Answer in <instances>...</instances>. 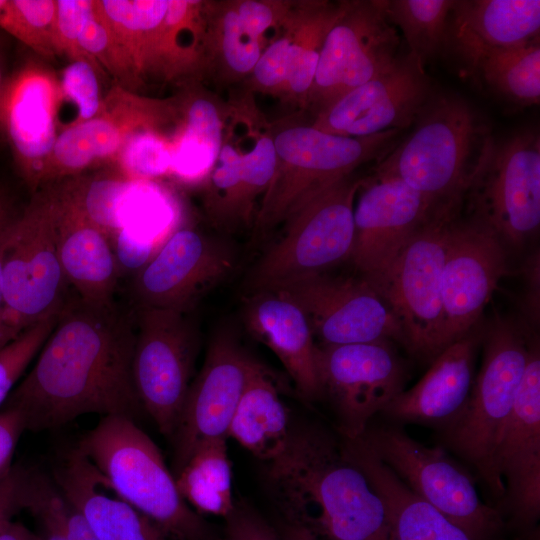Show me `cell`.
Returning <instances> with one entry per match:
<instances>
[{"label": "cell", "instance_id": "6da1fadb", "mask_svg": "<svg viewBox=\"0 0 540 540\" xmlns=\"http://www.w3.org/2000/svg\"><path fill=\"white\" fill-rule=\"evenodd\" d=\"M134 343L133 309L91 305L72 293L1 409L19 411L32 432L91 413L137 423L145 412L132 375Z\"/></svg>", "mask_w": 540, "mask_h": 540}, {"label": "cell", "instance_id": "7a4b0ae2", "mask_svg": "<svg viewBox=\"0 0 540 540\" xmlns=\"http://www.w3.org/2000/svg\"><path fill=\"white\" fill-rule=\"evenodd\" d=\"M266 482L283 522L321 540H390L385 506L340 438L317 425L292 429L266 463Z\"/></svg>", "mask_w": 540, "mask_h": 540}, {"label": "cell", "instance_id": "3957f363", "mask_svg": "<svg viewBox=\"0 0 540 540\" xmlns=\"http://www.w3.org/2000/svg\"><path fill=\"white\" fill-rule=\"evenodd\" d=\"M412 126L374 169L400 178L436 212L460 210L495 141L489 124L465 99L433 93Z\"/></svg>", "mask_w": 540, "mask_h": 540}, {"label": "cell", "instance_id": "277c9868", "mask_svg": "<svg viewBox=\"0 0 540 540\" xmlns=\"http://www.w3.org/2000/svg\"><path fill=\"white\" fill-rule=\"evenodd\" d=\"M269 127L275 168L258 206L252 242L265 239L312 198L363 164L380 161L402 138L399 130L342 137L292 119Z\"/></svg>", "mask_w": 540, "mask_h": 540}, {"label": "cell", "instance_id": "5b68a950", "mask_svg": "<svg viewBox=\"0 0 540 540\" xmlns=\"http://www.w3.org/2000/svg\"><path fill=\"white\" fill-rule=\"evenodd\" d=\"M77 447L113 491L180 540H223V535L181 496L153 440L123 416H103Z\"/></svg>", "mask_w": 540, "mask_h": 540}, {"label": "cell", "instance_id": "8992f818", "mask_svg": "<svg viewBox=\"0 0 540 540\" xmlns=\"http://www.w3.org/2000/svg\"><path fill=\"white\" fill-rule=\"evenodd\" d=\"M534 336L520 323L497 318L482 336L483 359L460 413L441 428L444 445L470 464L490 493L503 499L493 453L511 414Z\"/></svg>", "mask_w": 540, "mask_h": 540}, {"label": "cell", "instance_id": "52a82bcc", "mask_svg": "<svg viewBox=\"0 0 540 540\" xmlns=\"http://www.w3.org/2000/svg\"><path fill=\"white\" fill-rule=\"evenodd\" d=\"M70 289L57 254L47 184L35 191L10 227L2 271L0 348L36 323L59 315Z\"/></svg>", "mask_w": 540, "mask_h": 540}, {"label": "cell", "instance_id": "ba28073f", "mask_svg": "<svg viewBox=\"0 0 540 540\" xmlns=\"http://www.w3.org/2000/svg\"><path fill=\"white\" fill-rule=\"evenodd\" d=\"M361 178L334 183L296 211L281 237L249 270L246 293L270 290L349 261L355 236L354 205Z\"/></svg>", "mask_w": 540, "mask_h": 540}, {"label": "cell", "instance_id": "9c48e42d", "mask_svg": "<svg viewBox=\"0 0 540 540\" xmlns=\"http://www.w3.org/2000/svg\"><path fill=\"white\" fill-rule=\"evenodd\" d=\"M357 438L413 493L472 540H506L502 511L481 500L470 474L443 448L425 446L392 425H369Z\"/></svg>", "mask_w": 540, "mask_h": 540}, {"label": "cell", "instance_id": "30bf717a", "mask_svg": "<svg viewBox=\"0 0 540 540\" xmlns=\"http://www.w3.org/2000/svg\"><path fill=\"white\" fill-rule=\"evenodd\" d=\"M458 213L435 214L408 240L389 269L370 283L397 319L404 346L431 361L446 347L441 276Z\"/></svg>", "mask_w": 540, "mask_h": 540}, {"label": "cell", "instance_id": "8fae6325", "mask_svg": "<svg viewBox=\"0 0 540 540\" xmlns=\"http://www.w3.org/2000/svg\"><path fill=\"white\" fill-rule=\"evenodd\" d=\"M474 222L519 248L540 225V138L532 130L494 141L463 202ZM462 202V204H463Z\"/></svg>", "mask_w": 540, "mask_h": 540}, {"label": "cell", "instance_id": "7c38bea8", "mask_svg": "<svg viewBox=\"0 0 540 540\" xmlns=\"http://www.w3.org/2000/svg\"><path fill=\"white\" fill-rule=\"evenodd\" d=\"M133 311L134 386L144 412L170 439L193 380L200 343L198 326L191 312L160 308Z\"/></svg>", "mask_w": 540, "mask_h": 540}, {"label": "cell", "instance_id": "4fadbf2b", "mask_svg": "<svg viewBox=\"0 0 540 540\" xmlns=\"http://www.w3.org/2000/svg\"><path fill=\"white\" fill-rule=\"evenodd\" d=\"M400 37L382 0H346L329 28L306 109L314 115L349 90L388 71L400 58Z\"/></svg>", "mask_w": 540, "mask_h": 540}, {"label": "cell", "instance_id": "5bb4252c", "mask_svg": "<svg viewBox=\"0 0 540 540\" xmlns=\"http://www.w3.org/2000/svg\"><path fill=\"white\" fill-rule=\"evenodd\" d=\"M236 248L222 235L193 227L173 231L134 275L132 309L191 312L198 302L235 270Z\"/></svg>", "mask_w": 540, "mask_h": 540}, {"label": "cell", "instance_id": "9a60e30c", "mask_svg": "<svg viewBox=\"0 0 540 540\" xmlns=\"http://www.w3.org/2000/svg\"><path fill=\"white\" fill-rule=\"evenodd\" d=\"M181 122L178 96L148 98L116 85L103 99L95 117L70 125L56 137L42 164L38 188L118 155L127 140L139 131L163 133L171 125L180 127Z\"/></svg>", "mask_w": 540, "mask_h": 540}, {"label": "cell", "instance_id": "2e32d148", "mask_svg": "<svg viewBox=\"0 0 540 540\" xmlns=\"http://www.w3.org/2000/svg\"><path fill=\"white\" fill-rule=\"evenodd\" d=\"M260 364L230 329L221 328L212 336L170 438L175 476L199 446L227 440L236 408Z\"/></svg>", "mask_w": 540, "mask_h": 540}, {"label": "cell", "instance_id": "e0dca14e", "mask_svg": "<svg viewBox=\"0 0 540 540\" xmlns=\"http://www.w3.org/2000/svg\"><path fill=\"white\" fill-rule=\"evenodd\" d=\"M318 367L323 397L331 402L338 433L345 439L362 435L404 390L407 379L390 341L318 346Z\"/></svg>", "mask_w": 540, "mask_h": 540}, {"label": "cell", "instance_id": "ac0fdd59", "mask_svg": "<svg viewBox=\"0 0 540 540\" xmlns=\"http://www.w3.org/2000/svg\"><path fill=\"white\" fill-rule=\"evenodd\" d=\"M303 311L318 346L378 341L404 337L393 312L362 277L328 272L308 275L276 288Z\"/></svg>", "mask_w": 540, "mask_h": 540}, {"label": "cell", "instance_id": "d6986e66", "mask_svg": "<svg viewBox=\"0 0 540 540\" xmlns=\"http://www.w3.org/2000/svg\"><path fill=\"white\" fill-rule=\"evenodd\" d=\"M436 212L400 178L377 171L362 178L354 205V245L349 261L369 283L392 265L408 240Z\"/></svg>", "mask_w": 540, "mask_h": 540}, {"label": "cell", "instance_id": "ffe728a7", "mask_svg": "<svg viewBox=\"0 0 540 540\" xmlns=\"http://www.w3.org/2000/svg\"><path fill=\"white\" fill-rule=\"evenodd\" d=\"M433 93L424 66L408 52L388 71L317 112L311 125L350 138L403 131L412 126Z\"/></svg>", "mask_w": 540, "mask_h": 540}, {"label": "cell", "instance_id": "44dd1931", "mask_svg": "<svg viewBox=\"0 0 540 540\" xmlns=\"http://www.w3.org/2000/svg\"><path fill=\"white\" fill-rule=\"evenodd\" d=\"M343 1L297 0L245 81L248 91L306 109L324 38Z\"/></svg>", "mask_w": 540, "mask_h": 540}, {"label": "cell", "instance_id": "7402d4cb", "mask_svg": "<svg viewBox=\"0 0 540 540\" xmlns=\"http://www.w3.org/2000/svg\"><path fill=\"white\" fill-rule=\"evenodd\" d=\"M493 469L505 489L503 505L520 527L540 516V348L534 336L511 414L493 453Z\"/></svg>", "mask_w": 540, "mask_h": 540}, {"label": "cell", "instance_id": "603a6c76", "mask_svg": "<svg viewBox=\"0 0 540 540\" xmlns=\"http://www.w3.org/2000/svg\"><path fill=\"white\" fill-rule=\"evenodd\" d=\"M507 269L496 235L471 221L453 222L441 276L446 347L473 329Z\"/></svg>", "mask_w": 540, "mask_h": 540}, {"label": "cell", "instance_id": "cb8c5ba5", "mask_svg": "<svg viewBox=\"0 0 540 540\" xmlns=\"http://www.w3.org/2000/svg\"><path fill=\"white\" fill-rule=\"evenodd\" d=\"M275 149L268 127L258 133L247 152L224 140L219 156L203 180L202 206L219 234L230 235L253 227L257 203L274 173Z\"/></svg>", "mask_w": 540, "mask_h": 540}, {"label": "cell", "instance_id": "d4e9b609", "mask_svg": "<svg viewBox=\"0 0 540 540\" xmlns=\"http://www.w3.org/2000/svg\"><path fill=\"white\" fill-rule=\"evenodd\" d=\"M57 95L52 78L29 63L7 79L0 105V134L7 138L21 175L35 191L57 137Z\"/></svg>", "mask_w": 540, "mask_h": 540}, {"label": "cell", "instance_id": "484cf974", "mask_svg": "<svg viewBox=\"0 0 540 540\" xmlns=\"http://www.w3.org/2000/svg\"><path fill=\"white\" fill-rule=\"evenodd\" d=\"M51 478L99 540H180L122 500L77 445L60 454Z\"/></svg>", "mask_w": 540, "mask_h": 540}, {"label": "cell", "instance_id": "4316f807", "mask_svg": "<svg viewBox=\"0 0 540 540\" xmlns=\"http://www.w3.org/2000/svg\"><path fill=\"white\" fill-rule=\"evenodd\" d=\"M243 322L248 332L280 360L300 396L323 398L318 346L300 307L277 290L247 294Z\"/></svg>", "mask_w": 540, "mask_h": 540}, {"label": "cell", "instance_id": "83f0119b", "mask_svg": "<svg viewBox=\"0 0 540 540\" xmlns=\"http://www.w3.org/2000/svg\"><path fill=\"white\" fill-rule=\"evenodd\" d=\"M482 334L473 329L449 344L423 377L403 390L381 412L399 423L443 428L464 407L474 382L476 351Z\"/></svg>", "mask_w": 540, "mask_h": 540}, {"label": "cell", "instance_id": "f1b7e54d", "mask_svg": "<svg viewBox=\"0 0 540 540\" xmlns=\"http://www.w3.org/2000/svg\"><path fill=\"white\" fill-rule=\"evenodd\" d=\"M50 186L57 254L74 293L95 306H112L120 278L108 235L92 224Z\"/></svg>", "mask_w": 540, "mask_h": 540}, {"label": "cell", "instance_id": "f546056e", "mask_svg": "<svg viewBox=\"0 0 540 540\" xmlns=\"http://www.w3.org/2000/svg\"><path fill=\"white\" fill-rule=\"evenodd\" d=\"M539 0H456L449 26V47L467 61L491 49L539 41Z\"/></svg>", "mask_w": 540, "mask_h": 540}, {"label": "cell", "instance_id": "4dcf8cb0", "mask_svg": "<svg viewBox=\"0 0 540 540\" xmlns=\"http://www.w3.org/2000/svg\"><path fill=\"white\" fill-rule=\"evenodd\" d=\"M345 457L358 467L387 514L390 540H472L461 528L413 493L360 440L341 439Z\"/></svg>", "mask_w": 540, "mask_h": 540}, {"label": "cell", "instance_id": "1f68e13d", "mask_svg": "<svg viewBox=\"0 0 540 540\" xmlns=\"http://www.w3.org/2000/svg\"><path fill=\"white\" fill-rule=\"evenodd\" d=\"M199 84H186L178 95L182 124L173 141L171 173L188 181L204 180L214 166L229 110Z\"/></svg>", "mask_w": 540, "mask_h": 540}, {"label": "cell", "instance_id": "d6a6232c", "mask_svg": "<svg viewBox=\"0 0 540 540\" xmlns=\"http://www.w3.org/2000/svg\"><path fill=\"white\" fill-rule=\"evenodd\" d=\"M278 383L261 363L241 397L228 431V438L266 463L282 453L292 432Z\"/></svg>", "mask_w": 540, "mask_h": 540}, {"label": "cell", "instance_id": "836d02e7", "mask_svg": "<svg viewBox=\"0 0 540 540\" xmlns=\"http://www.w3.org/2000/svg\"><path fill=\"white\" fill-rule=\"evenodd\" d=\"M265 47L241 20L233 0L205 1V77L220 85L244 83Z\"/></svg>", "mask_w": 540, "mask_h": 540}, {"label": "cell", "instance_id": "e575fe53", "mask_svg": "<svg viewBox=\"0 0 540 540\" xmlns=\"http://www.w3.org/2000/svg\"><path fill=\"white\" fill-rule=\"evenodd\" d=\"M95 6L118 41L139 85L153 75L155 46L168 0H102Z\"/></svg>", "mask_w": 540, "mask_h": 540}, {"label": "cell", "instance_id": "d590c367", "mask_svg": "<svg viewBox=\"0 0 540 540\" xmlns=\"http://www.w3.org/2000/svg\"><path fill=\"white\" fill-rule=\"evenodd\" d=\"M175 480L183 499L202 516L226 518L235 508L226 439L199 446Z\"/></svg>", "mask_w": 540, "mask_h": 540}, {"label": "cell", "instance_id": "8d00e7d4", "mask_svg": "<svg viewBox=\"0 0 540 540\" xmlns=\"http://www.w3.org/2000/svg\"><path fill=\"white\" fill-rule=\"evenodd\" d=\"M496 94L518 106L540 101V44L484 50L465 61Z\"/></svg>", "mask_w": 540, "mask_h": 540}, {"label": "cell", "instance_id": "74e56055", "mask_svg": "<svg viewBox=\"0 0 540 540\" xmlns=\"http://www.w3.org/2000/svg\"><path fill=\"white\" fill-rule=\"evenodd\" d=\"M389 22L398 27L412 54L425 64L449 47L450 16L455 0H382Z\"/></svg>", "mask_w": 540, "mask_h": 540}, {"label": "cell", "instance_id": "f35d334b", "mask_svg": "<svg viewBox=\"0 0 540 540\" xmlns=\"http://www.w3.org/2000/svg\"><path fill=\"white\" fill-rule=\"evenodd\" d=\"M132 183L124 178L73 176L53 184L69 205L110 239L121 228L120 211Z\"/></svg>", "mask_w": 540, "mask_h": 540}, {"label": "cell", "instance_id": "ab89813d", "mask_svg": "<svg viewBox=\"0 0 540 540\" xmlns=\"http://www.w3.org/2000/svg\"><path fill=\"white\" fill-rule=\"evenodd\" d=\"M78 43L85 54L123 84L122 87L130 90L138 85L126 56L94 1L79 33Z\"/></svg>", "mask_w": 540, "mask_h": 540}, {"label": "cell", "instance_id": "60d3db41", "mask_svg": "<svg viewBox=\"0 0 540 540\" xmlns=\"http://www.w3.org/2000/svg\"><path fill=\"white\" fill-rule=\"evenodd\" d=\"M173 141L165 134L142 130L133 134L118 153L127 179L138 181L171 172Z\"/></svg>", "mask_w": 540, "mask_h": 540}, {"label": "cell", "instance_id": "b9f144b4", "mask_svg": "<svg viewBox=\"0 0 540 540\" xmlns=\"http://www.w3.org/2000/svg\"><path fill=\"white\" fill-rule=\"evenodd\" d=\"M59 315L46 318L0 348V407L51 334Z\"/></svg>", "mask_w": 540, "mask_h": 540}, {"label": "cell", "instance_id": "7bdbcfd3", "mask_svg": "<svg viewBox=\"0 0 540 540\" xmlns=\"http://www.w3.org/2000/svg\"><path fill=\"white\" fill-rule=\"evenodd\" d=\"M66 500L51 476L31 468L27 511L39 527L41 540H68L65 527Z\"/></svg>", "mask_w": 540, "mask_h": 540}, {"label": "cell", "instance_id": "ee69618b", "mask_svg": "<svg viewBox=\"0 0 540 540\" xmlns=\"http://www.w3.org/2000/svg\"><path fill=\"white\" fill-rule=\"evenodd\" d=\"M99 74L86 61H72L62 72L61 92L73 100L78 108V124L95 117L102 106L98 81Z\"/></svg>", "mask_w": 540, "mask_h": 540}, {"label": "cell", "instance_id": "f6af8a7d", "mask_svg": "<svg viewBox=\"0 0 540 540\" xmlns=\"http://www.w3.org/2000/svg\"><path fill=\"white\" fill-rule=\"evenodd\" d=\"M91 6V0H57L58 54L66 55L71 62L86 61L94 67L99 75H105V71L85 54L78 43L79 33Z\"/></svg>", "mask_w": 540, "mask_h": 540}, {"label": "cell", "instance_id": "bcb514c9", "mask_svg": "<svg viewBox=\"0 0 540 540\" xmlns=\"http://www.w3.org/2000/svg\"><path fill=\"white\" fill-rule=\"evenodd\" d=\"M13 3L36 39L41 56L52 58L58 54L57 0H13Z\"/></svg>", "mask_w": 540, "mask_h": 540}, {"label": "cell", "instance_id": "7dc6e473", "mask_svg": "<svg viewBox=\"0 0 540 540\" xmlns=\"http://www.w3.org/2000/svg\"><path fill=\"white\" fill-rule=\"evenodd\" d=\"M235 9L248 27L259 39L265 42L270 29L279 30L288 17L293 0H233Z\"/></svg>", "mask_w": 540, "mask_h": 540}, {"label": "cell", "instance_id": "c3c4849f", "mask_svg": "<svg viewBox=\"0 0 540 540\" xmlns=\"http://www.w3.org/2000/svg\"><path fill=\"white\" fill-rule=\"evenodd\" d=\"M30 473L31 468L17 464L0 479V532L18 513L27 509Z\"/></svg>", "mask_w": 540, "mask_h": 540}, {"label": "cell", "instance_id": "681fc988", "mask_svg": "<svg viewBox=\"0 0 540 540\" xmlns=\"http://www.w3.org/2000/svg\"><path fill=\"white\" fill-rule=\"evenodd\" d=\"M225 520L223 540H281L276 527L245 505H235Z\"/></svg>", "mask_w": 540, "mask_h": 540}, {"label": "cell", "instance_id": "f907efd6", "mask_svg": "<svg viewBox=\"0 0 540 540\" xmlns=\"http://www.w3.org/2000/svg\"><path fill=\"white\" fill-rule=\"evenodd\" d=\"M25 430V420L19 411L0 410V479L11 471L16 445Z\"/></svg>", "mask_w": 540, "mask_h": 540}, {"label": "cell", "instance_id": "816d5d0a", "mask_svg": "<svg viewBox=\"0 0 540 540\" xmlns=\"http://www.w3.org/2000/svg\"><path fill=\"white\" fill-rule=\"evenodd\" d=\"M0 27L41 55L36 39L16 9L13 0H0Z\"/></svg>", "mask_w": 540, "mask_h": 540}, {"label": "cell", "instance_id": "f5cc1de1", "mask_svg": "<svg viewBox=\"0 0 540 540\" xmlns=\"http://www.w3.org/2000/svg\"><path fill=\"white\" fill-rule=\"evenodd\" d=\"M65 500V527L68 540H99L85 516L66 498Z\"/></svg>", "mask_w": 540, "mask_h": 540}, {"label": "cell", "instance_id": "db71d44e", "mask_svg": "<svg viewBox=\"0 0 540 540\" xmlns=\"http://www.w3.org/2000/svg\"><path fill=\"white\" fill-rule=\"evenodd\" d=\"M525 274L528 279V297L526 305L528 308V316L533 322H536L539 317V254H534L527 260L525 266Z\"/></svg>", "mask_w": 540, "mask_h": 540}, {"label": "cell", "instance_id": "11a10c76", "mask_svg": "<svg viewBox=\"0 0 540 540\" xmlns=\"http://www.w3.org/2000/svg\"><path fill=\"white\" fill-rule=\"evenodd\" d=\"M0 540H41L37 532L17 521L10 522L1 532Z\"/></svg>", "mask_w": 540, "mask_h": 540}, {"label": "cell", "instance_id": "9f6ffc18", "mask_svg": "<svg viewBox=\"0 0 540 540\" xmlns=\"http://www.w3.org/2000/svg\"><path fill=\"white\" fill-rule=\"evenodd\" d=\"M281 540H321L309 530L295 524L281 521L276 528Z\"/></svg>", "mask_w": 540, "mask_h": 540}, {"label": "cell", "instance_id": "6f0895ef", "mask_svg": "<svg viewBox=\"0 0 540 540\" xmlns=\"http://www.w3.org/2000/svg\"><path fill=\"white\" fill-rule=\"evenodd\" d=\"M17 214H15L10 220H8L6 223H4L0 227V311L2 307V271H3V260H4V254H5V248L6 243L10 231V227L16 218Z\"/></svg>", "mask_w": 540, "mask_h": 540}, {"label": "cell", "instance_id": "680465c9", "mask_svg": "<svg viewBox=\"0 0 540 540\" xmlns=\"http://www.w3.org/2000/svg\"><path fill=\"white\" fill-rule=\"evenodd\" d=\"M7 79L8 78L4 76L1 65H0V105H1L3 94H4V90L6 87Z\"/></svg>", "mask_w": 540, "mask_h": 540}]
</instances>
